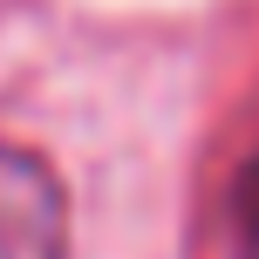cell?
<instances>
[{
  "label": "cell",
  "instance_id": "cell-1",
  "mask_svg": "<svg viewBox=\"0 0 259 259\" xmlns=\"http://www.w3.org/2000/svg\"><path fill=\"white\" fill-rule=\"evenodd\" d=\"M0 259H68V191L21 143H0Z\"/></svg>",
  "mask_w": 259,
  "mask_h": 259
}]
</instances>
